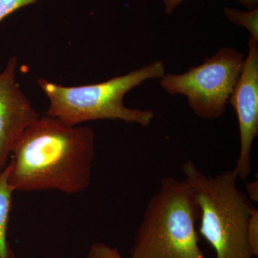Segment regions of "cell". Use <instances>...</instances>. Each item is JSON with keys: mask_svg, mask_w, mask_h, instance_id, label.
Masks as SVG:
<instances>
[{"mask_svg": "<svg viewBox=\"0 0 258 258\" xmlns=\"http://www.w3.org/2000/svg\"><path fill=\"white\" fill-rule=\"evenodd\" d=\"M184 0H163L164 5V12L166 14L171 15L176 7ZM248 10L257 8L258 0H237Z\"/></svg>", "mask_w": 258, "mask_h": 258, "instance_id": "obj_13", "label": "cell"}, {"mask_svg": "<svg viewBox=\"0 0 258 258\" xmlns=\"http://www.w3.org/2000/svg\"><path fill=\"white\" fill-rule=\"evenodd\" d=\"M183 171L200 208L199 234L215 250V258H253L247 227L254 207L237 186L234 169L207 175L187 161Z\"/></svg>", "mask_w": 258, "mask_h": 258, "instance_id": "obj_3", "label": "cell"}, {"mask_svg": "<svg viewBox=\"0 0 258 258\" xmlns=\"http://www.w3.org/2000/svg\"><path fill=\"white\" fill-rule=\"evenodd\" d=\"M247 238L252 257L258 256V210L254 208L249 215L247 227Z\"/></svg>", "mask_w": 258, "mask_h": 258, "instance_id": "obj_10", "label": "cell"}, {"mask_svg": "<svg viewBox=\"0 0 258 258\" xmlns=\"http://www.w3.org/2000/svg\"><path fill=\"white\" fill-rule=\"evenodd\" d=\"M11 166L9 163L0 171V258H15L8 242L10 215L13 203V186L10 184Z\"/></svg>", "mask_w": 258, "mask_h": 258, "instance_id": "obj_8", "label": "cell"}, {"mask_svg": "<svg viewBox=\"0 0 258 258\" xmlns=\"http://www.w3.org/2000/svg\"><path fill=\"white\" fill-rule=\"evenodd\" d=\"M37 0H0V23L15 12L34 4Z\"/></svg>", "mask_w": 258, "mask_h": 258, "instance_id": "obj_11", "label": "cell"}, {"mask_svg": "<svg viewBox=\"0 0 258 258\" xmlns=\"http://www.w3.org/2000/svg\"><path fill=\"white\" fill-rule=\"evenodd\" d=\"M247 193L251 200L254 202H257L258 200V183L256 181H250L246 185Z\"/></svg>", "mask_w": 258, "mask_h": 258, "instance_id": "obj_14", "label": "cell"}, {"mask_svg": "<svg viewBox=\"0 0 258 258\" xmlns=\"http://www.w3.org/2000/svg\"><path fill=\"white\" fill-rule=\"evenodd\" d=\"M165 74L164 64L154 61L124 76L96 84L68 87L40 79L38 86L50 101L47 115L66 124L79 125L91 120L109 119L147 127L154 118V112L128 108L123 98L146 81L161 79Z\"/></svg>", "mask_w": 258, "mask_h": 258, "instance_id": "obj_4", "label": "cell"}, {"mask_svg": "<svg viewBox=\"0 0 258 258\" xmlns=\"http://www.w3.org/2000/svg\"><path fill=\"white\" fill-rule=\"evenodd\" d=\"M200 215L187 181L164 178L148 203L130 258H207L196 227Z\"/></svg>", "mask_w": 258, "mask_h": 258, "instance_id": "obj_2", "label": "cell"}, {"mask_svg": "<svg viewBox=\"0 0 258 258\" xmlns=\"http://www.w3.org/2000/svg\"><path fill=\"white\" fill-rule=\"evenodd\" d=\"M240 130V149L234 171L238 179L248 177L252 170L251 151L258 136V40L249 37L248 54L231 94Z\"/></svg>", "mask_w": 258, "mask_h": 258, "instance_id": "obj_6", "label": "cell"}, {"mask_svg": "<svg viewBox=\"0 0 258 258\" xmlns=\"http://www.w3.org/2000/svg\"><path fill=\"white\" fill-rule=\"evenodd\" d=\"M88 258H124L115 247L102 242L93 244L89 249Z\"/></svg>", "mask_w": 258, "mask_h": 258, "instance_id": "obj_12", "label": "cell"}, {"mask_svg": "<svg viewBox=\"0 0 258 258\" xmlns=\"http://www.w3.org/2000/svg\"><path fill=\"white\" fill-rule=\"evenodd\" d=\"M224 13L232 23L244 27L251 34L250 36L258 40V9L243 12L225 8Z\"/></svg>", "mask_w": 258, "mask_h": 258, "instance_id": "obj_9", "label": "cell"}, {"mask_svg": "<svg viewBox=\"0 0 258 258\" xmlns=\"http://www.w3.org/2000/svg\"><path fill=\"white\" fill-rule=\"evenodd\" d=\"M244 62L239 51L223 47L187 72L164 75L161 86L169 94L186 96L190 108L200 118L215 119L225 113Z\"/></svg>", "mask_w": 258, "mask_h": 258, "instance_id": "obj_5", "label": "cell"}, {"mask_svg": "<svg viewBox=\"0 0 258 258\" xmlns=\"http://www.w3.org/2000/svg\"><path fill=\"white\" fill-rule=\"evenodd\" d=\"M95 139L89 127L39 117L12 149L10 184L14 191L82 192L91 184Z\"/></svg>", "mask_w": 258, "mask_h": 258, "instance_id": "obj_1", "label": "cell"}, {"mask_svg": "<svg viewBox=\"0 0 258 258\" xmlns=\"http://www.w3.org/2000/svg\"><path fill=\"white\" fill-rule=\"evenodd\" d=\"M17 67L18 58L11 57L0 73V171L19 137L40 117L17 83Z\"/></svg>", "mask_w": 258, "mask_h": 258, "instance_id": "obj_7", "label": "cell"}]
</instances>
